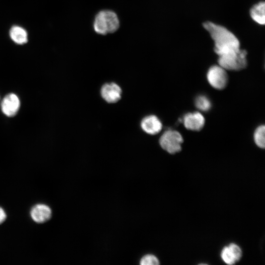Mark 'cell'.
Wrapping results in <instances>:
<instances>
[{"label":"cell","instance_id":"obj_4","mask_svg":"<svg viewBox=\"0 0 265 265\" xmlns=\"http://www.w3.org/2000/svg\"><path fill=\"white\" fill-rule=\"evenodd\" d=\"M183 138L177 131L168 130L160 136L159 143L161 148L169 154H173L182 149Z\"/></svg>","mask_w":265,"mask_h":265},{"label":"cell","instance_id":"obj_17","mask_svg":"<svg viewBox=\"0 0 265 265\" xmlns=\"http://www.w3.org/2000/svg\"><path fill=\"white\" fill-rule=\"evenodd\" d=\"M6 218V214L4 210L0 207V224L3 222Z\"/></svg>","mask_w":265,"mask_h":265},{"label":"cell","instance_id":"obj_14","mask_svg":"<svg viewBox=\"0 0 265 265\" xmlns=\"http://www.w3.org/2000/svg\"><path fill=\"white\" fill-rule=\"evenodd\" d=\"M265 127L261 125L257 128L254 133V139L256 144L260 148L265 146Z\"/></svg>","mask_w":265,"mask_h":265},{"label":"cell","instance_id":"obj_6","mask_svg":"<svg viewBox=\"0 0 265 265\" xmlns=\"http://www.w3.org/2000/svg\"><path fill=\"white\" fill-rule=\"evenodd\" d=\"M122 89L114 82L104 84L101 89L102 97L108 103H115L121 97Z\"/></svg>","mask_w":265,"mask_h":265},{"label":"cell","instance_id":"obj_16","mask_svg":"<svg viewBox=\"0 0 265 265\" xmlns=\"http://www.w3.org/2000/svg\"><path fill=\"white\" fill-rule=\"evenodd\" d=\"M140 264L141 265H158L159 264V262L155 256L148 254L142 257Z\"/></svg>","mask_w":265,"mask_h":265},{"label":"cell","instance_id":"obj_8","mask_svg":"<svg viewBox=\"0 0 265 265\" xmlns=\"http://www.w3.org/2000/svg\"><path fill=\"white\" fill-rule=\"evenodd\" d=\"M20 102L18 96L13 93L6 95L3 99L1 107L3 113L7 116H15L20 108Z\"/></svg>","mask_w":265,"mask_h":265},{"label":"cell","instance_id":"obj_15","mask_svg":"<svg viewBox=\"0 0 265 265\" xmlns=\"http://www.w3.org/2000/svg\"><path fill=\"white\" fill-rule=\"evenodd\" d=\"M195 105L197 108L203 111H208L212 107L210 100L204 95H199L196 97Z\"/></svg>","mask_w":265,"mask_h":265},{"label":"cell","instance_id":"obj_9","mask_svg":"<svg viewBox=\"0 0 265 265\" xmlns=\"http://www.w3.org/2000/svg\"><path fill=\"white\" fill-rule=\"evenodd\" d=\"M141 129L148 134L155 135L162 129V123L159 118L154 115H150L143 118L141 121Z\"/></svg>","mask_w":265,"mask_h":265},{"label":"cell","instance_id":"obj_12","mask_svg":"<svg viewBox=\"0 0 265 265\" xmlns=\"http://www.w3.org/2000/svg\"><path fill=\"white\" fill-rule=\"evenodd\" d=\"M265 4L264 1L259 2L250 9V16L252 19L260 25L265 23Z\"/></svg>","mask_w":265,"mask_h":265},{"label":"cell","instance_id":"obj_7","mask_svg":"<svg viewBox=\"0 0 265 265\" xmlns=\"http://www.w3.org/2000/svg\"><path fill=\"white\" fill-rule=\"evenodd\" d=\"M242 257V250L237 244L232 243L225 246L221 251V257L226 264L232 265L239 261Z\"/></svg>","mask_w":265,"mask_h":265},{"label":"cell","instance_id":"obj_13","mask_svg":"<svg viewBox=\"0 0 265 265\" xmlns=\"http://www.w3.org/2000/svg\"><path fill=\"white\" fill-rule=\"evenodd\" d=\"M11 39L16 44L23 45L27 42V34L23 27L15 26L11 27L9 32Z\"/></svg>","mask_w":265,"mask_h":265},{"label":"cell","instance_id":"obj_1","mask_svg":"<svg viewBox=\"0 0 265 265\" xmlns=\"http://www.w3.org/2000/svg\"><path fill=\"white\" fill-rule=\"evenodd\" d=\"M203 26L214 41V51L218 55L240 48L238 39L225 27L211 22L204 23Z\"/></svg>","mask_w":265,"mask_h":265},{"label":"cell","instance_id":"obj_3","mask_svg":"<svg viewBox=\"0 0 265 265\" xmlns=\"http://www.w3.org/2000/svg\"><path fill=\"white\" fill-rule=\"evenodd\" d=\"M247 52L245 50H233L218 55L219 65L225 70H241L247 66Z\"/></svg>","mask_w":265,"mask_h":265},{"label":"cell","instance_id":"obj_11","mask_svg":"<svg viewBox=\"0 0 265 265\" xmlns=\"http://www.w3.org/2000/svg\"><path fill=\"white\" fill-rule=\"evenodd\" d=\"M183 121L185 127L192 131H200L205 124L204 116L198 112L186 113L184 115Z\"/></svg>","mask_w":265,"mask_h":265},{"label":"cell","instance_id":"obj_2","mask_svg":"<svg viewBox=\"0 0 265 265\" xmlns=\"http://www.w3.org/2000/svg\"><path fill=\"white\" fill-rule=\"evenodd\" d=\"M119 20L117 14L109 10H102L98 12L93 23L94 30L101 35L115 32L119 28Z\"/></svg>","mask_w":265,"mask_h":265},{"label":"cell","instance_id":"obj_10","mask_svg":"<svg viewBox=\"0 0 265 265\" xmlns=\"http://www.w3.org/2000/svg\"><path fill=\"white\" fill-rule=\"evenodd\" d=\"M52 213L51 208L43 204H38L34 206L30 212L32 220L38 223H42L48 221L52 216Z\"/></svg>","mask_w":265,"mask_h":265},{"label":"cell","instance_id":"obj_5","mask_svg":"<svg viewBox=\"0 0 265 265\" xmlns=\"http://www.w3.org/2000/svg\"><path fill=\"white\" fill-rule=\"evenodd\" d=\"M207 78L210 85L218 90L224 89L228 80L226 70L219 65L211 67L207 72Z\"/></svg>","mask_w":265,"mask_h":265}]
</instances>
